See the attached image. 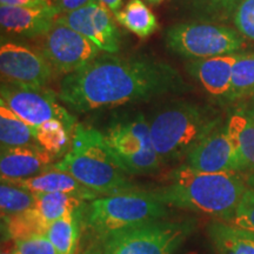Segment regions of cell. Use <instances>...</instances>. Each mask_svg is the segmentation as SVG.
<instances>
[{"instance_id": "7402d4cb", "label": "cell", "mask_w": 254, "mask_h": 254, "mask_svg": "<svg viewBox=\"0 0 254 254\" xmlns=\"http://www.w3.org/2000/svg\"><path fill=\"white\" fill-rule=\"evenodd\" d=\"M36 194V207L43 218L52 224L68 213L80 211L84 199L68 193H34Z\"/></svg>"}, {"instance_id": "1f68e13d", "label": "cell", "mask_w": 254, "mask_h": 254, "mask_svg": "<svg viewBox=\"0 0 254 254\" xmlns=\"http://www.w3.org/2000/svg\"><path fill=\"white\" fill-rule=\"evenodd\" d=\"M51 0H0V6L13 7H34V6L51 5Z\"/></svg>"}, {"instance_id": "d6986e66", "label": "cell", "mask_w": 254, "mask_h": 254, "mask_svg": "<svg viewBox=\"0 0 254 254\" xmlns=\"http://www.w3.org/2000/svg\"><path fill=\"white\" fill-rule=\"evenodd\" d=\"M208 236L217 254H254V232L236 227L228 222L213 221Z\"/></svg>"}, {"instance_id": "4316f807", "label": "cell", "mask_w": 254, "mask_h": 254, "mask_svg": "<svg viewBox=\"0 0 254 254\" xmlns=\"http://www.w3.org/2000/svg\"><path fill=\"white\" fill-rule=\"evenodd\" d=\"M36 205V194L8 183H1L0 186V209L1 217L8 218L23 213Z\"/></svg>"}, {"instance_id": "603a6c76", "label": "cell", "mask_w": 254, "mask_h": 254, "mask_svg": "<svg viewBox=\"0 0 254 254\" xmlns=\"http://www.w3.org/2000/svg\"><path fill=\"white\" fill-rule=\"evenodd\" d=\"M5 224L6 234L8 238L17 240L27 239L40 234H46L49 232L51 224H49L36 207L12 217L2 219Z\"/></svg>"}, {"instance_id": "74e56055", "label": "cell", "mask_w": 254, "mask_h": 254, "mask_svg": "<svg viewBox=\"0 0 254 254\" xmlns=\"http://www.w3.org/2000/svg\"><path fill=\"white\" fill-rule=\"evenodd\" d=\"M1 254H15L14 252H2Z\"/></svg>"}, {"instance_id": "7c38bea8", "label": "cell", "mask_w": 254, "mask_h": 254, "mask_svg": "<svg viewBox=\"0 0 254 254\" xmlns=\"http://www.w3.org/2000/svg\"><path fill=\"white\" fill-rule=\"evenodd\" d=\"M56 23L79 32L105 53L114 55L120 50V31L110 13V8L98 0L75 11L60 13Z\"/></svg>"}, {"instance_id": "7a4b0ae2", "label": "cell", "mask_w": 254, "mask_h": 254, "mask_svg": "<svg viewBox=\"0 0 254 254\" xmlns=\"http://www.w3.org/2000/svg\"><path fill=\"white\" fill-rule=\"evenodd\" d=\"M246 190V183L237 172H196L183 165L174 171L171 183L153 194L165 205L214 215L228 222Z\"/></svg>"}, {"instance_id": "d4e9b609", "label": "cell", "mask_w": 254, "mask_h": 254, "mask_svg": "<svg viewBox=\"0 0 254 254\" xmlns=\"http://www.w3.org/2000/svg\"><path fill=\"white\" fill-rule=\"evenodd\" d=\"M71 133L73 132L59 120L47 122L34 128L38 145L55 157L68 150L71 145Z\"/></svg>"}, {"instance_id": "83f0119b", "label": "cell", "mask_w": 254, "mask_h": 254, "mask_svg": "<svg viewBox=\"0 0 254 254\" xmlns=\"http://www.w3.org/2000/svg\"><path fill=\"white\" fill-rule=\"evenodd\" d=\"M228 224L254 232V189L250 187L246 190L236 209V213Z\"/></svg>"}, {"instance_id": "ba28073f", "label": "cell", "mask_w": 254, "mask_h": 254, "mask_svg": "<svg viewBox=\"0 0 254 254\" xmlns=\"http://www.w3.org/2000/svg\"><path fill=\"white\" fill-rule=\"evenodd\" d=\"M172 52L190 60L234 55L244 45L237 31L206 23H183L170 27L165 36Z\"/></svg>"}, {"instance_id": "e0dca14e", "label": "cell", "mask_w": 254, "mask_h": 254, "mask_svg": "<svg viewBox=\"0 0 254 254\" xmlns=\"http://www.w3.org/2000/svg\"><path fill=\"white\" fill-rule=\"evenodd\" d=\"M238 55L190 60L187 69L202 87L214 97H227L232 87V74Z\"/></svg>"}, {"instance_id": "cb8c5ba5", "label": "cell", "mask_w": 254, "mask_h": 254, "mask_svg": "<svg viewBox=\"0 0 254 254\" xmlns=\"http://www.w3.org/2000/svg\"><path fill=\"white\" fill-rule=\"evenodd\" d=\"M80 211L68 213L51 224L47 237L58 254H75L79 241L78 217Z\"/></svg>"}, {"instance_id": "836d02e7", "label": "cell", "mask_w": 254, "mask_h": 254, "mask_svg": "<svg viewBox=\"0 0 254 254\" xmlns=\"http://www.w3.org/2000/svg\"><path fill=\"white\" fill-rule=\"evenodd\" d=\"M212 5H218V6H232L236 2V0H204Z\"/></svg>"}, {"instance_id": "f546056e", "label": "cell", "mask_w": 254, "mask_h": 254, "mask_svg": "<svg viewBox=\"0 0 254 254\" xmlns=\"http://www.w3.org/2000/svg\"><path fill=\"white\" fill-rule=\"evenodd\" d=\"M234 24L244 37L254 41V0H241L234 14Z\"/></svg>"}, {"instance_id": "44dd1931", "label": "cell", "mask_w": 254, "mask_h": 254, "mask_svg": "<svg viewBox=\"0 0 254 254\" xmlns=\"http://www.w3.org/2000/svg\"><path fill=\"white\" fill-rule=\"evenodd\" d=\"M0 144L1 148L38 144L33 127L27 125L13 111L1 103H0Z\"/></svg>"}, {"instance_id": "8d00e7d4", "label": "cell", "mask_w": 254, "mask_h": 254, "mask_svg": "<svg viewBox=\"0 0 254 254\" xmlns=\"http://www.w3.org/2000/svg\"><path fill=\"white\" fill-rule=\"evenodd\" d=\"M184 254H201V253L198 252V251H187V252H185Z\"/></svg>"}, {"instance_id": "d6a6232c", "label": "cell", "mask_w": 254, "mask_h": 254, "mask_svg": "<svg viewBox=\"0 0 254 254\" xmlns=\"http://www.w3.org/2000/svg\"><path fill=\"white\" fill-rule=\"evenodd\" d=\"M81 254H105V253H104L103 245L99 246L97 245V244H94V245L88 246Z\"/></svg>"}, {"instance_id": "2e32d148", "label": "cell", "mask_w": 254, "mask_h": 254, "mask_svg": "<svg viewBox=\"0 0 254 254\" xmlns=\"http://www.w3.org/2000/svg\"><path fill=\"white\" fill-rule=\"evenodd\" d=\"M226 131L239 161L238 173L254 189V120L247 111H236L227 120Z\"/></svg>"}, {"instance_id": "3957f363", "label": "cell", "mask_w": 254, "mask_h": 254, "mask_svg": "<svg viewBox=\"0 0 254 254\" xmlns=\"http://www.w3.org/2000/svg\"><path fill=\"white\" fill-rule=\"evenodd\" d=\"M55 166L98 194L114 195L135 190L127 179L128 173L111 152L104 133L91 126L77 124L67 153Z\"/></svg>"}, {"instance_id": "277c9868", "label": "cell", "mask_w": 254, "mask_h": 254, "mask_svg": "<svg viewBox=\"0 0 254 254\" xmlns=\"http://www.w3.org/2000/svg\"><path fill=\"white\" fill-rule=\"evenodd\" d=\"M151 136L161 164L186 159L218 123L207 111L189 101H174L148 120Z\"/></svg>"}, {"instance_id": "8fae6325", "label": "cell", "mask_w": 254, "mask_h": 254, "mask_svg": "<svg viewBox=\"0 0 254 254\" xmlns=\"http://www.w3.org/2000/svg\"><path fill=\"white\" fill-rule=\"evenodd\" d=\"M2 84L19 88H45L53 68L40 51L17 41H2L0 47Z\"/></svg>"}, {"instance_id": "4fadbf2b", "label": "cell", "mask_w": 254, "mask_h": 254, "mask_svg": "<svg viewBox=\"0 0 254 254\" xmlns=\"http://www.w3.org/2000/svg\"><path fill=\"white\" fill-rule=\"evenodd\" d=\"M184 165L196 172H239V161L226 126L212 129L190 152Z\"/></svg>"}, {"instance_id": "f1b7e54d", "label": "cell", "mask_w": 254, "mask_h": 254, "mask_svg": "<svg viewBox=\"0 0 254 254\" xmlns=\"http://www.w3.org/2000/svg\"><path fill=\"white\" fill-rule=\"evenodd\" d=\"M15 254H58L46 234L14 241Z\"/></svg>"}, {"instance_id": "5bb4252c", "label": "cell", "mask_w": 254, "mask_h": 254, "mask_svg": "<svg viewBox=\"0 0 254 254\" xmlns=\"http://www.w3.org/2000/svg\"><path fill=\"white\" fill-rule=\"evenodd\" d=\"M60 13V9L52 4L34 7L0 6V25L11 34L43 37L53 27Z\"/></svg>"}, {"instance_id": "9c48e42d", "label": "cell", "mask_w": 254, "mask_h": 254, "mask_svg": "<svg viewBox=\"0 0 254 254\" xmlns=\"http://www.w3.org/2000/svg\"><path fill=\"white\" fill-rule=\"evenodd\" d=\"M0 98V103L33 128L52 120L64 123L72 132L77 126L75 117L58 103L53 92L45 88H19L2 84Z\"/></svg>"}, {"instance_id": "e575fe53", "label": "cell", "mask_w": 254, "mask_h": 254, "mask_svg": "<svg viewBox=\"0 0 254 254\" xmlns=\"http://www.w3.org/2000/svg\"><path fill=\"white\" fill-rule=\"evenodd\" d=\"M247 113L250 114L251 116V118H252L253 120H254V101H253V104H252V106H251V109L247 111Z\"/></svg>"}, {"instance_id": "4dcf8cb0", "label": "cell", "mask_w": 254, "mask_h": 254, "mask_svg": "<svg viewBox=\"0 0 254 254\" xmlns=\"http://www.w3.org/2000/svg\"><path fill=\"white\" fill-rule=\"evenodd\" d=\"M93 1H95V0H51L52 5L59 8L62 13L75 11V9L84 7V6L91 4Z\"/></svg>"}, {"instance_id": "30bf717a", "label": "cell", "mask_w": 254, "mask_h": 254, "mask_svg": "<svg viewBox=\"0 0 254 254\" xmlns=\"http://www.w3.org/2000/svg\"><path fill=\"white\" fill-rule=\"evenodd\" d=\"M40 38L41 55L53 71L64 75L77 71L100 55V50L91 40L63 24L56 23Z\"/></svg>"}, {"instance_id": "ffe728a7", "label": "cell", "mask_w": 254, "mask_h": 254, "mask_svg": "<svg viewBox=\"0 0 254 254\" xmlns=\"http://www.w3.org/2000/svg\"><path fill=\"white\" fill-rule=\"evenodd\" d=\"M114 17L120 25L142 39L152 36L159 27L157 17L142 0H129Z\"/></svg>"}, {"instance_id": "ac0fdd59", "label": "cell", "mask_w": 254, "mask_h": 254, "mask_svg": "<svg viewBox=\"0 0 254 254\" xmlns=\"http://www.w3.org/2000/svg\"><path fill=\"white\" fill-rule=\"evenodd\" d=\"M8 184L21 187V189H25L33 193L62 192L77 195L84 200H94L98 195V193L82 185L71 174L56 168L55 164L50 168H47L45 172L38 174L36 177H32L30 179L25 180L8 182Z\"/></svg>"}, {"instance_id": "52a82bcc", "label": "cell", "mask_w": 254, "mask_h": 254, "mask_svg": "<svg viewBox=\"0 0 254 254\" xmlns=\"http://www.w3.org/2000/svg\"><path fill=\"white\" fill-rule=\"evenodd\" d=\"M193 221L155 220L103 239L105 254H173L194 230Z\"/></svg>"}, {"instance_id": "9a60e30c", "label": "cell", "mask_w": 254, "mask_h": 254, "mask_svg": "<svg viewBox=\"0 0 254 254\" xmlns=\"http://www.w3.org/2000/svg\"><path fill=\"white\" fill-rule=\"evenodd\" d=\"M53 159L55 155L44 150L38 144L1 148V154H0L1 183L25 180L36 177L52 166Z\"/></svg>"}, {"instance_id": "6da1fadb", "label": "cell", "mask_w": 254, "mask_h": 254, "mask_svg": "<svg viewBox=\"0 0 254 254\" xmlns=\"http://www.w3.org/2000/svg\"><path fill=\"white\" fill-rule=\"evenodd\" d=\"M185 90L182 74L170 64L150 57L106 53L64 75L58 98L75 112L86 113Z\"/></svg>"}, {"instance_id": "8992f818", "label": "cell", "mask_w": 254, "mask_h": 254, "mask_svg": "<svg viewBox=\"0 0 254 254\" xmlns=\"http://www.w3.org/2000/svg\"><path fill=\"white\" fill-rule=\"evenodd\" d=\"M105 140L126 173L145 176L155 173L161 161L151 136L150 123L141 113L124 114L113 119Z\"/></svg>"}, {"instance_id": "d590c367", "label": "cell", "mask_w": 254, "mask_h": 254, "mask_svg": "<svg viewBox=\"0 0 254 254\" xmlns=\"http://www.w3.org/2000/svg\"><path fill=\"white\" fill-rule=\"evenodd\" d=\"M147 1H148V2H151V4L155 5V4H160V2L165 1V0H147Z\"/></svg>"}, {"instance_id": "5b68a950", "label": "cell", "mask_w": 254, "mask_h": 254, "mask_svg": "<svg viewBox=\"0 0 254 254\" xmlns=\"http://www.w3.org/2000/svg\"><path fill=\"white\" fill-rule=\"evenodd\" d=\"M168 214L166 205L152 193L132 192L94 199L87 213V226L101 240L125 228L159 220Z\"/></svg>"}, {"instance_id": "484cf974", "label": "cell", "mask_w": 254, "mask_h": 254, "mask_svg": "<svg viewBox=\"0 0 254 254\" xmlns=\"http://www.w3.org/2000/svg\"><path fill=\"white\" fill-rule=\"evenodd\" d=\"M250 95H254V53L237 56L228 99L237 100Z\"/></svg>"}]
</instances>
